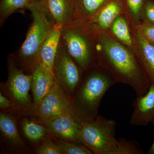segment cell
I'll return each mask as SVG.
<instances>
[{
	"instance_id": "cell-1",
	"label": "cell",
	"mask_w": 154,
	"mask_h": 154,
	"mask_svg": "<svg viewBox=\"0 0 154 154\" xmlns=\"http://www.w3.org/2000/svg\"><path fill=\"white\" fill-rule=\"evenodd\" d=\"M99 40L102 66L118 82L130 86L137 97L145 95L152 84L140 63L124 45L108 34H101Z\"/></svg>"
},
{
	"instance_id": "cell-2",
	"label": "cell",
	"mask_w": 154,
	"mask_h": 154,
	"mask_svg": "<svg viewBox=\"0 0 154 154\" xmlns=\"http://www.w3.org/2000/svg\"><path fill=\"white\" fill-rule=\"evenodd\" d=\"M92 68L85 75L82 74L71 98L75 114L81 124L96 118L102 97L118 82L110 72Z\"/></svg>"
},
{
	"instance_id": "cell-3",
	"label": "cell",
	"mask_w": 154,
	"mask_h": 154,
	"mask_svg": "<svg viewBox=\"0 0 154 154\" xmlns=\"http://www.w3.org/2000/svg\"><path fill=\"white\" fill-rule=\"evenodd\" d=\"M83 145L94 154H140V146L133 140L116 139V122L98 115L92 121L82 123Z\"/></svg>"
},
{
	"instance_id": "cell-4",
	"label": "cell",
	"mask_w": 154,
	"mask_h": 154,
	"mask_svg": "<svg viewBox=\"0 0 154 154\" xmlns=\"http://www.w3.org/2000/svg\"><path fill=\"white\" fill-rule=\"evenodd\" d=\"M28 9L31 13L32 22L17 57H14L21 69L31 72L38 63L42 45L56 25L48 15L45 3H32Z\"/></svg>"
},
{
	"instance_id": "cell-5",
	"label": "cell",
	"mask_w": 154,
	"mask_h": 154,
	"mask_svg": "<svg viewBox=\"0 0 154 154\" xmlns=\"http://www.w3.org/2000/svg\"><path fill=\"white\" fill-rule=\"evenodd\" d=\"M8 76L5 83H1V92L8 97L12 104L11 113L19 116H30L33 102L29 94L33 74H26L20 68L14 56L8 60Z\"/></svg>"
},
{
	"instance_id": "cell-6",
	"label": "cell",
	"mask_w": 154,
	"mask_h": 154,
	"mask_svg": "<svg viewBox=\"0 0 154 154\" xmlns=\"http://www.w3.org/2000/svg\"><path fill=\"white\" fill-rule=\"evenodd\" d=\"M83 72L69 54L61 36L53 66V75L55 82L71 98L81 82Z\"/></svg>"
},
{
	"instance_id": "cell-7",
	"label": "cell",
	"mask_w": 154,
	"mask_h": 154,
	"mask_svg": "<svg viewBox=\"0 0 154 154\" xmlns=\"http://www.w3.org/2000/svg\"><path fill=\"white\" fill-rule=\"evenodd\" d=\"M64 114L71 115L79 122L75 114L71 98L55 81L49 93L33 110L30 116L38 118L41 122Z\"/></svg>"
},
{
	"instance_id": "cell-8",
	"label": "cell",
	"mask_w": 154,
	"mask_h": 154,
	"mask_svg": "<svg viewBox=\"0 0 154 154\" xmlns=\"http://www.w3.org/2000/svg\"><path fill=\"white\" fill-rule=\"evenodd\" d=\"M61 35L68 52L79 67L83 71L93 67L89 41L77 25L70 24L62 27Z\"/></svg>"
},
{
	"instance_id": "cell-9",
	"label": "cell",
	"mask_w": 154,
	"mask_h": 154,
	"mask_svg": "<svg viewBox=\"0 0 154 154\" xmlns=\"http://www.w3.org/2000/svg\"><path fill=\"white\" fill-rule=\"evenodd\" d=\"M40 122L48 130L49 134L66 141L83 145L82 125L71 116L60 115Z\"/></svg>"
},
{
	"instance_id": "cell-10",
	"label": "cell",
	"mask_w": 154,
	"mask_h": 154,
	"mask_svg": "<svg viewBox=\"0 0 154 154\" xmlns=\"http://www.w3.org/2000/svg\"><path fill=\"white\" fill-rule=\"evenodd\" d=\"M0 131L2 142L7 151L12 153H23L28 152L19 134L16 119L12 113L1 111Z\"/></svg>"
},
{
	"instance_id": "cell-11",
	"label": "cell",
	"mask_w": 154,
	"mask_h": 154,
	"mask_svg": "<svg viewBox=\"0 0 154 154\" xmlns=\"http://www.w3.org/2000/svg\"><path fill=\"white\" fill-rule=\"evenodd\" d=\"M31 73L33 74L31 89L33 96V111L49 93L55 80L53 75L39 62L34 66Z\"/></svg>"
},
{
	"instance_id": "cell-12",
	"label": "cell",
	"mask_w": 154,
	"mask_h": 154,
	"mask_svg": "<svg viewBox=\"0 0 154 154\" xmlns=\"http://www.w3.org/2000/svg\"><path fill=\"white\" fill-rule=\"evenodd\" d=\"M130 119L133 125H147L154 119V86L152 85L145 95L137 97L134 102Z\"/></svg>"
},
{
	"instance_id": "cell-13",
	"label": "cell",
	"mask_w": 154,
	"mask_h": 154,
	"mask_svg": "<svg viewBox=\"0 0 154 154\" xmlns=\"http://www.w3.org/2000/svg\"><path fill=\"white\" fill-rule=\"evenodd\" d=\"M45 7L53 22L63 27L71 23L75 14V0H45Z\"/></svg>"
},
{
	"instance_id": "cell-14",
	"label": "cell",
	"mask_w": 154,
	"mask_h": 154,
	"mask_svg": "<svg viewBox=\"0 0 154 154\" xmlns=\"http://www.w3.org/2000/svg\"><path fill=\"white\" fill-rule=\"evenodd\" d=\"M61 28L55 25L42 45L38 55V63L52 75L53 66L61 38Z\"/></svg>"
},
{
	"instance_id": "cell-15",
	"label": "cell",
	"mask_w": 154,
	"mask_h": 154,
	"mask_svg": "<svg viewBox=\"0 0 154 154\" xmlns=\"http://www.w3.org/2000/svg\"><path fill=\"white\" fill-rule=\"evenodd\" d=\"M137 40L140 48V63L154 86V45L138 31Z\"/></svg>"
},
{
	"instance_id": "cell-16",
	"label": "cell",
	"mask_w": 154,
	"mask_h": 154,
	"mask_svg": "<svg viewBox=\"0 0 154 154\" xmlns=\"http://www.w3.org/2000/svg\"><path fill=\"white\" fill-rule=\"evenodd\" d=\"M23 133L28 140L33 143H38L48 134L49 131L44 125L33 120L24 118L21 120Z\"/></svg>"
},
{
	"instance_id": "cell-17",
	"label": "cell",
	"mask_w": 154,
	"mask_h": 154,
	"mask_svg": "<svg viewBox=\"0 0 154 154\" xmlns=\"http://www.w3.org/2000/svg\"><path fill=\"white\" fill-rule=\"evenodd\" d=\"M121 11V7L119 3L110 2L102 9L94 22L99 29H107L112 25Z\"/></svg>"
},
{
	"instance_id": "cell-18",
	"label": "cell",
	"mask_w": 154,
	"mask_h": 154,
	"mask_svg": "<svg viewBox=\"0 0 154 154\" xmlns=\"http://www.w3.org/2000/svg\"><path fill=\"white\" fill-rule=\"evenodd\" d=\"M32 3L31 0H1L0 4V23L1 25L11 15L17 11L28 9Z\"/></svg>"
},
{
	"instance_id": "cell-19",
	"label": "cell",
	"mask_w": 154,
	"mask_h": 154,
	"mask_svg": "<svg viewBox=\"0 0 154 154\" xmlns=\"http://www.w3.org/2000/svg\"><path fill=\"white\" fill-rule=\"evenodd\" d=\"M105 0H75V14L73 21L78 15L92 17L98 11ZM71 22V23H72Z\"/></svg>"
},
{
	"instance_id": "cell-20",
	"label": "cell",
	"mask_w": 154,
	"mask_h": 154,
	"mask_svg": "<svg viewBox=\"0 0 154 154\" xmlns=\"http://www.w3.org/2000/svg\"><path fill=\"white\" fill-rule=\"evenodd\" d=\"M111 31L122 43L128 46H132V38L127 23L124 18L122 17L116 18L111 25Z\"/></svg>"
},
{
	"instance_id": "cell-21",
	"label": "cell",
	"mask_w": 154,
	"mask_h": 154,
	"mask_svg": "<svg viewBox=\"0 0 154 154\" xmlns=\"http://www.w3.org/2000/svg\"><path fill=\"white\" fill-rule=\"evenodd\" d=\"M53 140L59 146L63 154H93L92 152L83 145L66 141L50 135Z\"/></svg>"
},
{
	"instance_id": "cell-22",
	"label": "cell",
	"mask_w": 154,
	"mask_h": 154,
	"mask_svg": "<svg viewBox=\"0 0 154 154\" xmlns=\"http://www.w3.org/2000/svg\"><path fill=\"white\" fill-rule=\"evenodd\" d=\"M42 142L34 151L36 154H63L60 148L53 140L50 135H46Z\"/></svg>"
},
{
	"instance_id": "cell-23",
	"label": "cell",
	"mask_w": 154,
	"mask_h": 154,
	"mask_svg": "<svg viewBox=\"0 0 154 154\" xmlns=\"http://www.w3.org/2000/svg\"><path fill=\"white\" fill-rule=\"evenodd\" d=\"M139 32L150 43L154 45V24L149 22L139 26Z\"/></svg>"
},
{
	"instance_id": "cell-24",
	"label": "cell",
	"mask_w": 154,
	"mask_h": 154,
	"mask_svg": "<svg viewBox=\"0 0 154 154\" xmlns=\"http://www.w3.org/2000/svg\"><path fill=\"white\" fill-rule=\"evenodd\" d=\"M128 5L135 17L138 16L142 6L143 0H126Z\"/></svg>"
},
{
	"instance_id": "cell-25",
	"label": "cell",
	"mask_w": 154,
	"mask_h": 154,
	"mask_svg": "<svg viewBox=\"0 0 154 154\" xmlns=\"http://www.w3.org/2000/svg\"><path fill=\"white\" fill-rule=\"evenodd\" d=\"M12 104L10 99L5 95L0 92V108L2 111H9L11 113Z\"/></svg>"
},
{
	"instance_id": "cell-26",
	"label": "cell",
	"mask_w": 154,
	"mask_h": 154,
	"mask_svg": "<svg viewBox=\"0 0 154 154\" xmlns=\"http://www.w3.org/2000/svg\"><path fill=\"white\" fill-rule=\"evenodd\" d=\"M146 13L147 17L150 22L154 24V4L149 2L146 7Z\"/></svg>"
},
{
	"instance_id": "cell-27",
	"label": "cell",
	"mask_w": 154,
	"mask_h": 154,
	"mask_svg": "<svg viewBox=\"0 0 154 154\" xmlns=\"http://www.w3.org/2000/svg\"><path fill=\"white\" fill-rule=\"evenodd\" d=\"M153 123L154 126V119L152 121ZM148 154H154V140L152 144L151 147L149 149V151L147 152Z\"/></svg>"
},
{
	"instance_id": "cell-28",
	"label": "cell",
	"mask_w": 154,
	"mask_h": 154,
	"mask_svg": "<svg viewBox=\"0 0 154 154\" xmlns=\"http://www.w3.org/2000/svg\"><path fill=\"white\" fill-rule=\"evenodd\" d=\"M33 2H45V0H31Z\"/></svg>"
}]
</instances>
